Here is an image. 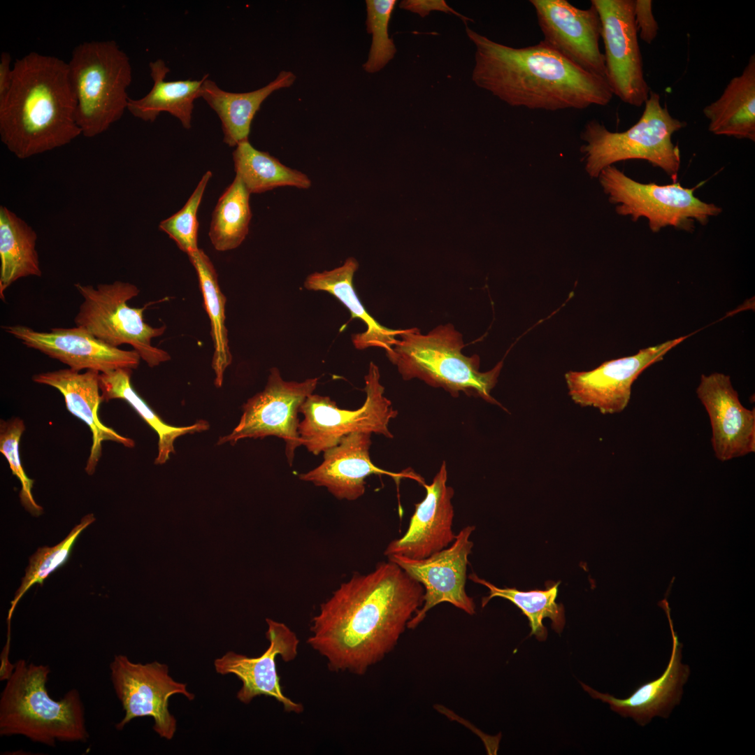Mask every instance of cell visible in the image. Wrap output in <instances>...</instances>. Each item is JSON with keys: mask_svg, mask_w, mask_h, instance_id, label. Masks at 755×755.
<instances>
[{"mask_svg": "<svg viewBox=\"0 0 755 755\" xmlns=\"http://www.w3.org/2000/svg\"><path fill=\"white\" fill-rule=\"evenodd\" d=\"M397 343L386 352L404 380L414 378L443 388L452 397L461 392L500 405L491 396L503 361L487 372L480 371L478 355H464L462 334L452 324H440L426 334L417 328L401 329Z\"/></svg>", "mask_w": 755, "mask_h": 755, "instance_id": "obj_5", "label": "cell"}, {"mask_svg": "<svg viewBox=\"0 0 755 755\" xmlns=\"http://www.w3.org/2000/svg\"><path fill=\"white\" fill-rule=\"evenodd\" d=\"M542 41L570 62L593 75L605 78L600 50L601 23L596 9L575 7L566 0H531Z\"/></svg>", "mask_w": 755, "mask_h": 755, "instance_id": "obj_15", "label": "cell"}, {"mask_svg": "<svg viewBox=\"0 0 755 755\" xmlns=\"http://www.w3.org/2000/svg\"><path fill=\"white\" fill-rule=\"evenodd\" d=\"M24 421L20 417H13L0 422V452L6 459L13 475L17 477L21 489L19 494L21 504L34 516L43 513V508L34 501L31 489L34 480L29 478L22 466L19 452V445L22 433L25 431Z\"/></svg>", "mask_w": 755, "mask_h": 755, "instance_id": "obj_37", "label": "cell"}, {"mask_svg": "<svg viewBox=\"0 0 755 755\" xmlns=\"http://www.w3.org/2000/svg\"><path fill=\"white\" fill-rule=\"evenodd\" d=\"M399 8L425 17L431 11H440L454 15L460 17L467 25V22L473 20L463 15L450 7L444 0H403L399 3Z\"/></svg>", "mask_w": 755, "mask_h": 755, "instance_id": "obj_39", "label": "cell"}, {"mask_svg": "<svg viewBox=\"0 0 755 755\" xmlns=\"http://www.w3.org/2000/svg\"><path fill=\"white\" fill-rule=\"evenodd\" d=\"M10 642V628H8L7 640L0 656V680H7L10 678L15 669V663H11L9 660Z\"/></svg>", "mask_w": 755, "mask_h": 755, "instance_id": "obj_41", "label": "cell"}, {"mask_svg": "<svg viewBox=\"0 0 755 755\" xmlns=\"http://www.w3.org/2000/svg\"><path fill=\"white\" fill-rule=\"evenodd\" d=\"M11 56L8 52H2L0 56V102L8 94L13 80V68L10 67Z\"/></svg>", "mask_w": 755, "mask_h": 755, "instance_id": "obj_40", "label": "cell"}, {"mask_svg": "<svg viewBox=\"0 0 755 755\" xmlns=\"http://www.w3.org/2000/svg\"><path fill=\"white\" fill-rule=\"evenodd\" d=\"M358 266L354 258L348 257L340 266L310 274L304 282V287L308 290L330 293L350 310L352 318L359 319L366 324L367 327L365 331L352 336V341L357 349L375 347L382 348L387 352L397 343V337L401 329L384 327L366 311L353 285V277Z\"/></svg>", "mask_w": 755, "mask_h": 755, "instance_id": "obj_25", "label": "cell"}, {"mask_svg": "<svg viewBox=\"0 0 755 755\" xmlns=\"http://www.w3.org/2000/svg\"><path fill=\"white\" fill-rule=\"evenodd\" d=\"M696 394L712 428L716 458L727 461L755 452V409L743 406L728 375H701Z\"/></svg>", "mask_w": 755, "mask_h": 755, "instance_id": "obj_19", "label": "cell"}, {"mask_svg": "<svg viewBox=\"0 0 755 755\" xmlns=\"http://www.w3.org/2000/svg\"><path fill=\"white\" fill-rule=\"evenodd\" d=\"M598 178L609 201L616 205L617 214L631 216L633 222L647 218L654 233L668 226L692 232L696 222L705 225L711 217L722 212L720 207L695 196L702 183L692 188L677 182L665 185L641 183L614 166L604 168Z\"/></svg>", "mask_w": 755, "mask_h": 755, "instance_id": "obj_9", "label": "cell"}, {"mask_svg": "<svg viewBox=\"0 0 755 755\" xmlns=\"http://www.w3.org/2000/svg\"><path fill=\"white\" fill-rule=\"evenodd\" d=\"M233 160L236 176L250 194L280 187L308 189L312 185L306 174L285 166L268 152L258 150L248 140L236 146Z\"/></svg>", "mask_w": 755, "mask_h": 755, "instance_id": "obj_31", "label": "cell"}, {"mask_svg": "<svg viewBox=\"0 0 755 755\" xmlns=\"http://www.w3.org/2000/svg\"><path fill=\"white\" fill-rule=\"evenodd\" d=\"M296 76L282 71L266 86L247 92H230L221 89L213 80H204L200 98L219 117L224 134V142L231 147L247 141L251 124L262 103L273 92L292 86Z\"/></svg>", "mask_w": 755, "mask_h": 755, "instance_id": "obj_24", "label": "cell"}, {"mask_svg": "<svg viewBox=\"0 0 755 755\" xmlns=\"http://www.w3.org/2000/svg\"><path fill=\"white\" fill-rule=\"evenodd\" d=\"M661 103L658 93L651 91L638 121L624 131H609L596 120L588 122L581 134L580 148L585 169L598 178L607 166L621 161L642 159L659 167L675 182L680 168L679 147L672 136L686 127Z\"/></svg>", "mask_w": 755, "mask_h": 755, "instance_id": "obj_6", "label": "cell"}, {"mask_svg": "<svg viewBox=\"0 0 755 755\" xmlns=\"http://www.w3.org/2000/svg\"><path fill=\"white\" fill-rule=\"evenodd\" d=\"M68 62L31 52L15 60L10 88L0 102V138L24 159L70 143L81 131Z\"/></svg>", "mask_w": 755, "mask_h": 755, "instance_id": "obj_3", "label": "cell"}, {"mask_svg": "<svg viewBox=\"0 0 755 755\" xmlns=\"http://www.w3.org/2000/svg\"><path fill=\"white\" fill-rule=\"evenodd\" d=\"M396 0H366V29L372 43L364 70L369 73L382 70L395 56L397 50L388 32L389 22Z\"/></svg>", "mask_w": 755, "mask_h": 755, "instance_id": "obj_35", "label": "cell"}, {"mask_svg": "<svg viewBox=\"0 0 755 755\" xmlns=\"http://www.w3.org/2000/svg\"><path fill=\"white\" fill-rule=\"evenodd\" d=\"M715 135L755 141V55L733 78L716 101L703 110Z\"/></svg>", "mask_w": 755, "mask_h": 755, "instance_id": "obj_26", "label": "cell"}, {"mask_svg": "<svg viewBox=\"0 0 755 755\" xmlns=\"http://www.w3.org/2000/svg\"><path fill=\"white\" fill-rule=\"evenodd\" d=\"M74 286L83 298L74 318L76 326L112 347L131 345L150 367L171 359L166 351L151 343L152 338L164 334L166 326L153 327L144 322L146 305L137 308L127 304L140 292L135 285L116 280L96 287L78 282Z\"/></svg>", "mask_w": 755, "mask_h": 755, "instance_id": "obj_8", "label": "cell"}, {"mask_svg": "<svg viewBox=\"0 0 755 755\" xmlns=\"http://www.w3.org/2000/svg\"><path fill=\"white\" fill-rule=\"evenodd\" d=\"M77 101L76 121L82 135L93 138L107 131L127 110L132 81L128 55L113 40L85 41L68 62Z\"/></svg>", "mask_w": 755, "mask_h": 755, "instance_id": "obj_7", "label": "cell"}, {"mask_svg": "<svg viewBox=\"0 0 755 755\" xmlns=\"http://www.w3.org/2000/svg\"><path fill=\"white\" fill-rule=\"evenodd\" d=\"M266 621L268 625L266 637L269 646L263 654L248 657L228 652L215 660V670L223 675L233 674L242 682L237 698L245 704L257 696H265L275 698L287 712L301 713L302 704L292 700L283 693L275 661L277 656L285 662L295 659L299 640L286 624L268 618Z\"/></svg>", "mask_w": 755, "mask_h": 755, "instance_id": "obj_17", "label": "cell"}, {"mask_svg": "<svg viewBox=\"0 0 755 755\" xmlns=\"http://www.w3.org/2000/svg\"><path fill=\"white\" fill-rule=\"evenodd\" d=\"M132 369L120 368L99 374V388L102 402L122 399L127 402L142 419L157 432L158 453L154 464L162 465L175 453L174 442L180 436L207 431L209 423L203 419L186 426H174L162 419L138 395L131 383Z\"/></svg>", "mask_w": 755, "mask_h": 755, "instance_id": "obj_28", "label": "cell"}, {"mask_svg": "<svg viewBox=\"0 0 755 755\" xmlns=\"http://www.w3.org/2000/svg\"><path fill=\"white\" fill-rule=\"evenodd\" d=\"M37 233L24 220L4 206H0V298L17 280L41 277Z\"/></svg>", "mask_w": 755, "mask_h": 755, "instance_id": "obj_29", "label": "cell"}, {"mask_svg": "<svg viewBox=\"0 0 755 755\" xmlns=\"http://www.w3.org/2000/svg\"><path fill=\"white\" fill-rule=\"evenodd\" d=\"M475 528H463L450 546L425 559L387 556L424 588L423 605L408 623V628H417L427 612L441 603H450L470 615L475 613L473 599L466 591L468 556L473 547L470 536Z\"/></svg>", "mask_w": 755, "mask_h": 755, "instance_id": "obj_14", "label": "cell"}, {"mask_svg": "<svg viewBox=\"0 0 755 755\" xmlns=\"http://www.w3.org/2000/svg\"><path fill=\"white\" fill-rule=\"evenodd\" d=\"M371 434L354 432L324 452L323 461L315 468L299 475V479L324 487L339 500L354 501L365 492L366 478L387 475L398 480L408 477L421 484L424 480L411 471L392 473L377 467L370 457Z\"/></svg>", "mask_w": 755, "mask_h": 755, "instance_id": "obj_20", "label": "cell"}, {"mask_svg": "<svg viewBox=\"0 0 755 755\" xmlns=\"http://www.w3.org/2000/svg\"><path fill=\"white\" fill-rule=\"evenodd\" d=\"M633 13L640 38L647 44L652 43L659 31V25L652 12V1L635 0Z\"/></svg>", "mask_w": 755, "mask_h": 755, "instance_id": "obj_38", "label": "cell"}, {"mask_svg": "<svg viewBox=\"0 0 755 755\" xmlns=\"http://www.w3.org/2000/svg\"><path fill=\"white\" fill-rule=\"evenodd\" d=\"M149 67L152 89L139 99H129L127 110L134 117L151 122L161 113L167 112L178 118L183 127L189 129L194 101L200 98L201 87L208 75L200 80L166 81L170 69L163 59L150 62Z\"/></svg>", "mask_w": 755, "mask_h": 755, "instance_id": "obj_27", "label": "cell"}, {"mask_svg": "<svg viewBox=\"0 0 755 755\" xmlns=\"http://www.w3.org/2000/svg\"><path fill=\"white\" fill-rule=\"evenodd\" d=\"M187 255L196 271L204 308L210 321V335L214 345L212 367L215 373V384L220 387L224 372L232 361L225 326L226 298L220 289L215 266L203 250L199 248Z\"/></svg>", "mask_w": 755, "mask_h": 755, "instance_id": "obj_30", "label": "cell"}, {"mask_svg": "<svg viewBox=\"0 0 755 755\" xmlns=\"http://www.w3.org/2000/svg\"><path fill=\"white\" fill-rule=\"evenodd\" d=\"M424 588L397 564L379 563L320 605L307 642L329 669L362 675L396 646L424 603Z\"/></svg>", "mask_w": 755, "mask_h": 755, "instance_id": "obj_1", "label": "cell"}, {"mask_svg": "<svg viewBox=\"0 0 755 755\" xmlns=\"http://www.w3.org/2000/svg\"><path fill=\"white\" fill-rule=\"evenodd\" d=\"M658 605L666 612L673 641L670 661L664 673L655 680L640 686L624 699L600 693L581 682L591 697L608 703L611 710L624 717H632L640 726L647 724L656 716L668 717L671 710L680 702L683 685L690 673L689 666L682 663V645L674 630L667 595Z\"/></svg>", "mask_w": 755, "mask_h": 755, "instance_id": "obj_22", "label": "cell"}, {"mask_svg": "<svg viewBox=\"0 0 755 755\" xmlns=\"http://www.w3.org/2000/svg\"><path fill=\"white\" fill-rule=\"evenodd\" d=\"M468 578L475 583L485 586L489 590V595L482 599V607L495 597L510 601L527 617L531 629L530 635H535L538 640H545L547 635V629L542 623L545 618L551 619L552 627L555 631L559 633L562 631L566 621L564 607L562 604L556 602L560 582H547L545 590L524 591L515 587L498 588L481 579L474 573L470 574Z\"/></svg>", "mask_w": 755, "mask_h": 755, "instance_id": "obj_32", "label": "cell"}, {"mask_svg": "<svg viewBox=\"0 0 755 755\" xmlns=\"http://www.w3.org/2000/svg\"><path fill=\"white\" fill-rule=\"evenodd\" d=\"M317 383V378L286 381L278 368H271L264 389L243 404L238 424L229 434L220 437L217 445H233L241 439L275 436L285 443V454L292 466L295 450L301 446L299 410Z\"/></svg>", "mask_w": 755, "mask_h": 755, "instance_id": "obj_11", "label": "cell"}, {"mask_svg": "<svg viewBox=\"0 0 755 755\" xmlns=\"http://www.w3.org/2000/svg\"><path fill=\"white\" fill-rule=\"evenodd\" d=\"M447 470L443 461L430 484L424 483L426 496L415 504L408 530L391 541L384 550L387 556L397 554L422 559L444 549L455 540L452 530L454 489L447 486Z\"/></svg>", "mask_w": 755, "mask_h": 755, "instance_id": "obj_21", "label": "cell"}, {"mask_svg": "<svg viewBox=\"0 0 755 755\" xmlns=\"http://www.w3.org/2000/svg\"><path fill=\"white\" fill-rule=\"evenodd\" d=\"M5 331L34 349L80 372L87 369L108 373L136 369L141 357L134 350L112 347L81 327L53 328L38 331L23 325L4 326Z\"/></svg>", "mask_w": 755, "mask_h": 755, "instance_id": "obj_18", "label": "cell"}, {"mask_svg": "<svg viewBox=\"0 0 755 755\" xmlns=\"http://www.w3.org/2000/svg\"><path fill=\"white\" fill-rule=\"evenodd\" d=\"M48 666L15 663L0 697V735H22L55 747L57 742H80L89 738L85 707L79 691L71 689L59 700L48 694Z\"/></svg>", "mask_w": 755, "mask_h": 755, "instance_id": "obj_4", "label": "cell"}, {"mask_svg": "<svg viewBox=\"0 0 755 755\" xmlns=\"http://www.w3.org/2000/svg\"><path fill=\"white\" fill-rule=\"evenodd\" d=\"M686 338L682 336L640 350L634 355L604 362L589 371H570L565 375L569 394L576 403L595 407L602 414L620 412L628 405L631 386L640 373L662 360L669 350Z\"/></svg>", "mask_w": 755, "mask_h": 755, "instance_id": "obj_16", "label": "cell"}, {"mask_svg": "<svg viewBox=\"0 0 755 755\" xmlns=\"http://www.w3.org/2000/svg\"><path fill=\"white\" fill-rule=\"evenodd\" d=\"M250 193L237 176L220 197L212 215L209 237L217 251L238 247L248 232Z\"/></svg>", "mask_w": 755, "mask_h": 755, "instance_id": "obj_33", "label": "cell"}, {"mask_svg": "<svg viewBox=\"0 0 755 755\" xmlns=\"http://www.w3.org/2000/svg\"><path fill=\"white\" fill-rule=\"evenodd\" d=\"M466 32L475 47L473 81L510 106L583 110L606 106L612 99L605 78L578 67L542 41L517 48L467 25Z\"/></svg>", "mask_w": 755, "mask_h": 755, "instance_id": "obj_2", "label": "cell"}, {"mask_svg": "<svg viewBox=\"0 0 755 755\" xmlns=\"http://www.w3.org/2000/svg\"><path fill=\"white\" fill-rule=\"evenodd\" d=\"M211 176L212 173L207 171L185 206L159 225V229L167 233L178 247L187 254L199 249L197 212Z\"/></svg>", "mask_w": 755, "mask_h": 755, "instance_id": "obj_36", "label": "cell"}, {"mask_svg": "<svg viewBox=\"0 0 755 755\" xmlns=\"http://www.w3.org/2000/svg\"><path fill=\"white\" fill-rule=\"evenodd\" d=\"M109 668L115 693L124 711L123 719L115 726L117 730H122L134 719L150 717L153 730L161 738L171 740L177 721L168 710V700L174 694L194 700V694L187 690V684L174 680L168 674V666L158 661L134 663L127 656L118 654Z\"/></svg>", "mask_w": 755, "mask_h": 755, "instance_id": "obj_12", "label": "cell"}, {"mask_svg": "<svg viewBox=\"0 0 755 755\" xmlns=\"http://www.w3.org/2000/svg\"><path fill=\"white\" fill-rule=\"evenodd\" d=\"M99 374L94 370L80 373L66 368L41 373L32 377L36 383L57 389L64 396L67 410L90 429L92 445L85 468L89 475L96 470L101 456L103 442L113 441L129 448L135 445L134 440L120 435L100 421L99 409L102 401L99 392Z\"/></svg>", "mask_w": 755, "mask_h": 755, "instance_id": "obj_23", "label": "cell"}, {"mask_svg": "<svg viewBox=\"0 0 755 755\" xmlns=\"http://www.w3.org/2000/svg\"><path fill=\"white\" fill-rule=\"evenodd\" d=\"M601 23L605 78L613 93L626 104L640 107L650 88L645 78L633 13V0H592Z\"/></svg>", "mask_w": 755, "mask_h": 755, "instance_id": "obj_13", "label": "cell"}, {"mask_svg": "<svg viewBox=\"0 0 755 755\" xmlns=\"http://www.w3.org/2000/svg\"><path fill=\"white\" fill-rule=\"evenodd\" d=\"M95 518L93 514L85 516L80 524L76 526L69 535L57 545L38 548L29 559V564L22 580V584L17 591L8 614V626H10V619L18 601L28 589L34 584H43L44 580L50 573L64 565L68 560L73 545L81 532L93 523Z\"/></svg>", "mask_w": 755, "mask_h": 755, "instance_id": "obj_34", "label": "cell"}, {"mask_svg": "<svg viewBox=\"0 0 755 755\" xmlns=\"http://www.w3.org/2000/svg\"><path fill=\"white\" fill-rule=\"evenodd\" d=\"M378 366L371 362L364 377L366 401L357 410H344L326 396L310 395L299 408L303 419L299 423L301 445L318 455L336 445L342 438L366 432L392 438L389 429L391 419L398 415L389 399L384 396Z\"/></svg>", "mask_w": 755, "mask_h": 755, "instance_id": "obj_10", "label": "cell"}]
</instances>
